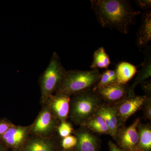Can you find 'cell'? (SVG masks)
I'll use <instances>...</instances> for the list:
<instances>
[{
	"instance_id": "2e32d148",
	"label": "cell",
	"mask_w": 151,
	"mask_h": 151,
	"mask_svg": "<svg viewBox=\"0 0 151 151\" xmlns=\"http://www.w3.org/2000/svg\"><path fill=\"white\" fill-rule=\"evenodd\" d=\"M139 140L135 151H151V126L149 124H142L137 125Z\"/></svg>"
},
{
	"instance_id": "e0dca14e",
	"label": "cell",
	"mask_w": 151,
	"mask_h": 151,
	"mask_svg": "<svg viewBox=\"0 0 151 151\" xmlns=\"http://www.w3.org/2000/svg\"><path fill=\"white\" fill-rule=\"evenodd\" d=\"M84 126L92 133L111 136L110 129L105 124L103 117L97 113L93 116Z\"/></svg>"
},
{
	"instance_id": "7c38bea8",
	"label": "cell",
	"mask_w": 151,
	"mask_h": 151,
	"mask_svg": "<svg viewBox=\"0 0 151 151\" xmlns=\"http://www.w3.org/2000/svg\"><path fill=\"white\" fill-rule=\"evenodd\" d=\"M73 134L77 140L75 151H98L100 140L94 133L85 126L80 127L74 130Z\"/></svg>"
},
{
	"instance_id": "7402d4cb",
	"label": "cell",
	"mask_w": 151,
	"mask_h": 151,
	"mask_svg": "<svg viewBox=\"0 0 151 151\" xmlns=\"http://www.w3.org/2000/svg\"><path fill=\"white\" fill-rule=\"evenodd\" d=\"M14 124L6 118L0 119V137L5 134Z\"/></svg>"
},
{
	"instance_id": "3957f363",
	"label": "cell",
	"mask_w": 151,
	"mask_h": 151,
	"mask_svg": "<svg viewBox=\"0 0 151 151\" xmlns=\"http://www.w3.org/2000/svg\"><path fill=\"white\" fill-rule=\"evenodd\" d=\"M101 74L98 69L66 71L56 93L71 96L93 89L100 80Z\"/></svg>"
},
{
	"instance_id": "9a60e30c",
	"label": "cell",
	"mask_w": 151,
	"mask_h": 151,
	"mask_svg": "<svg viewBox=\"0 0 151 151\" xmlns=\"http://www.w3.org/2000/svg\"><path fill=\"white\" fill-rule=\"evenodd\" d=\"M115 70L116 82L121 84H127L137 72V66L126 61L119 63Z\"/></svg>"
},
{
	"instance_id": "5bb4252c",
	"label": "cell",
	"mask_w": 151,
	"mask_h": 151,
	"mask_svg": "<svg viewBox=\"0 0 151 151\" xmlns=\"http://www.w3.org/2000/svg\"><path fill=\"white\" fill-rule=\"evenodd\" d=\"M145 59L142 63V68L138 72L134 83L130 86L129 96L135 95L134 90L138 84H141L151 76V48L148 46L144 52Z\"/></svg>"
},
{
	"instance_id": "603a6c76",
	"label": "cell",
	"mask_w": 151,
	"mask_h": 151,
	"mask_svg": "<svg viewBox=\"0 0 151 151\" xmlns=\"http://www.w3.org/2000/svg\"><path fill=\"white\" fill-rule=\"evenodd\" d=\"M144 118L145 120H151V98L149 97L147 99L142 108Z\"/></svg>"
},
{
	"instance_id": "4fadbf2b",
	"label": "cell",
	"mask_w": 151,
	"mask_h": 151,
	"mask_svg": "<svg viewBox=\"0 0 151 151\" xmlns=\"http://www.w3.org/2000/svg\"><path fill=\"white\" fill-rule=\"evenodd\" d=\"M137 34L136 44L140 49L146 48L151 40V11H146Z\"/></svg>"
},
{
	"instance_id": "83f0119b",
	"label": "cell",
	"mask_w": 151,
	"mask_h": 151,
	"mask_svg": "<svg viewBox=\"0 0 151 151\" xmlns=\"http://www.w3.org/2000/svg\"><path fill=\"white\" fill-rule=\"evenodd\" d=\"M72 150H63V149H61L59 151H71Z\"/></svg>"
},
{
	"instance_id": "9c48e42d",
	"label": "cell",
	"mask_w": 151,
	"mask_h": 151,
	"mask_svg": "<svg viewBox=\"0 0 151 151\" xmlns=\"http://www.w3.org/2000/svg\"><path fill=\"white\" fill-rule=\"evenodd\" d=\"M141 119L137 118L131 125L119 128L115 139L117 145L124 151H135L139 140L137 125Z\"/></svg>"
},
{
	"instance_id": "4316f807",
	"label": "cell",
	"mask_w": 151,
	"mask_h": 151,
	"mask_svg": "<svg viewBox=\"0 0 151 151\" xmlns=\"http://www.w3.org/2000/svg\"><path fill=\"white\" fill-rule=\"evenodd\" d=\"M0 151H11L0 140Z\"/></svg>"
},
{
	"instance_id": "cb8c5ba5",
	"label": "cell",
	"mask_w": 151,
	"mask_h": 151,
	"mask_svg": "<svg viewBox=\"0 0 151 151\" xmlns=\"http://www.w3.org/2000/svg\"><path fill=\"white\" fill-rule=\"evenodd\" d=\"M138 6L144 10H150L151 8V0H137L135 1Z\"/></svg>"
},
{
	"instance_id": "8fae6325",
	"label": "cell",
	"mask_w": 151,
	"mask_h": 151,
	"mask_svg": "<svg viewBox=\"0 0 151 151\" xmlns=\"http://www.w3.org/2000/svg\"><path fill=\"white\" fill-rule=\"evenodd\" d=\"M70 98L71 97L67 94L55 93L47 99L45 104L60 122H65L69 118Z\"/></svg>"
},
{
	"instance_id": "277c9868",
	"label": "cell",
	"mask_w": 151,
	"mask_h": 151,
	"mask_svg": "<svg viewBox=\"0 0 151 151\" xmlns=\"http://www.w3.org/2000/svg\"><path fill=\"white\" fill-rule=\"evenodd\" d=\"M66 71L59 55L56 52H53L48 66L42 73L39 81L40 89L41 105L45 104L47 99L55 93Z\"/></svg>"
},
{
	"instance_id": "6da1fadb",
	"label": "cell",
	"mask_w": 151,
	"mask_h": 151,
	"mask_svg": "<svg viewBox=\"0 0 151 151\" xmlns=\"http://www.w3.org/2000/svg\"><path fill=\"white\" fill-rule=\"evenodd\" d=\"M91 7L97 21L103 27L127 34L141 14L134 9L129 1L91 0Z\"/></svg>"
},
{
	"instance_id": "f1b7e54d",
	"label": "cell",
	"mask_w": 151,
	"mask_h": 151,
	"mask_svg": "<svg viewBox=\"0 0 151 151\" xmlns=\"http://www.w3.org/2000/svg\"><path fill=\"white\" fill-rule=\"evenodd\" d=\"M74 151V150H73H73H72V151Z\"/></svg>"
},
{
	"instance_id": "5b68a950",
	"label": "cell",
	"mask_w": 151,
	"mask_h": 151,
	"mask_svg": "<svg viewBox=\"0 0 151 151\" xmlns=\"http://www.w3.org/2000/svg\"><path fill=\"white\" fill-rule=\"evenodd\" d=\"M42 108L33 122L30 125L31 135L47 137L56 134L60 122L46 105Z\"/></svg>"
},
{
	"instance_id": "30bf717a",
	"label": "cell",
	"mask_w": 151,
	"mask_h": 151,
	"mask_svg": "<svg viewBox=\"0 0 151 151\" xmlns=\"http://www.w3.org/2000/svg\"><path fill=\"white\" fill-rule=\"evenodd\" d=\"M60 140L57 134L47 137L31 135L20 151H59Z\"/></svg>"
},
{
	"instance_id": "d4e9b609",
	"label": "cell",
	"mask_w": 151,
	"mask_h": 151,
	"mask_svg": "<svg viewBox=\"0 0 151 151\" xmlns=\"http://www.w3.org/2000/svg\"><path fill=\"white\" fill-rule=\"evenodd\" d=\"M141 86L146 94L145 95L147 97H151V80L146 81L141 83Z\"/></svg>"
},
{
	"instance_id": "ac0fdd59",
	"label": "cell",
	"mask_w": 151,
	"mask_h": 151,
	"mask_svg": "<svg viewBox=\"0 0 151 151\" xmlns=\"http://www.w3.org/2000/svg\"><path fill=\"white\" fill-rule=\"evenodd\" d=\"M111 64V60L109 55L103 47H99L94 52L93 55V60L90 68L92 69L98 68L107 69Z\"/></svg>"
},
{
	"instance_id": "d6986e66",
	"label": "cell",
	"mask_w": 151,
	"mask_h": 151,
	"mask_svg": "<svg viewBox=\"0 0 151 151\" xmlns=\"http://www.w3.org/2000/svg\"><path fill=\"white\" fill-rule=\"evenodd\" d=\"M115 82H116L115 70L107 69L101 74L100 80L93 89L100 88Z\"/></svg>"
},
{
	"instance_id": "8992f818",
	"label": "cell",
	"mask_w": 151,
	"mask_h": 151,
	"mask_svg": "<svg viewBox=\"0 0 151 151\" xmlns=\"http://www.w3.org/2000/svg\"><path fill=\"white\" fill-rule=\"evenodd\" d=\"M149 97L146 95L129 96L113 105L119 119L120 127L124 126L128 119L142 108Z\"/></svg>"
},
{
	"instance_id": "7a4b0ae2",
	"label": "cell",
	"mask_w": 151,
	"mask_h": 151,
	"mask_svg": "<svg viewBox=\"0 0 151 151\" xmlns=\"http://www.w3.org/2000/svg\"><path fill=\"white\" fill-rule=\"evenodd\" d=\"M103 101L93 89L76 94L70 98L69 118L79 127L96 115Z\"/></svg>"
},
{
	"instance_id": "52a82bcc",
	"label": "cell",
	"mask_w": 151,
	"mask_h": 151,
	"mask_svg": "<svg viewBox=\"0 0 151 151\" xmlns=\"http://www.w3.org/2000/svg\"><path fill=\"white\" fill-rule=\"evenodd\" d=\"M30 127L14 124L0 140L11 151H20L31 136Z\"/></svg>"
},
{
	"instance_id": "484cf974",
	"label": "cell",
	"mask_w": 151,
	"mask_h": 151,
	"mask_svg": "<svg viewBox=\"0 0 151 151\" xmlns=\"http://www.w3.org/2000/svg\"><path fill=\"white\" fill-rule=\"evenodd\" d=\"M108 146L110 151H124L111 141H109L108 142Z\"/></svg>"
},
{
	"instance_id": "ffe728a7",
	"label": "cell",
	"mask_w": 151,
	"mask_h": 151,
	"mask_svg": "<svg viewBox=\"0 0 151 151\" xmlns=\"http://www.w3.org/2000/svg\"><path fill=\"white\" fill-rule=\"evenodd\" d=\"M74 130L72 124L70 122L65 121L60 123L57 129L56 133L61 139L72 135Z\"/></svg>"
},
{
	"instance_id": "44dd1931",
	"label": "cell",
	"mask_w": 151,
	"mask_h": 151,
	"mask_svg": "<svg viewBox=\"0 0 151 151\" xmlns=\"http://www.w3.org/2000/svg\"><path fill=\"white\" fill-rule=\"evenodd\" d=\"M77 140L73 135H70L60 140V147L61 149L65 150H73L76 147Z\"/></svg>"
},
{
	"instance_id": "ba28073f",
	"label": "cell",
	"mask_w": 151,
	"mask_h": 151,
	"mask_svg": "<svg viewBox=\"0 0 151 151\" xmlns=\"http://www.w3.org/2000/svg\"><path fill=\"white\" fill-rule=\"evenodd\" d=\"M93 89L104 103L110 106L116 105L129 96L130 86L127 84L115 82Z\"/></svg>"
}]
</instances>
